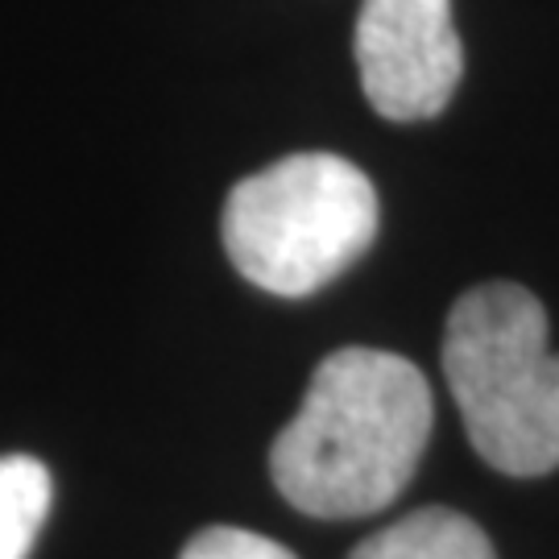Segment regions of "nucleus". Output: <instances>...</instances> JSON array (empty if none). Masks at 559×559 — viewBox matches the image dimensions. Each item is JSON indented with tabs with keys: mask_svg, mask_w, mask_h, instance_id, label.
<instances>
[{
	"mask_svg": "<svg viewBox=\"0 0 559 559\" xmlns=\"http://www.w3.org/2000/svg\"><path fill=\"white\" fill-rule=\"evenodd\" d=\"M378 191L340 154H290L240 179L224 203V249L240 278L307 299L340 278L378 237Z\"/></svg>",
	"mask_w": 559,
	"mask_h": 559,
	"instance_id": "obj_3",
	"label": "nucleus"
},
{
	"mask_svg": "<svg viewBox=\"0 0 559 559\" xmlns=\"http://www.w3.org/2000/svg\"><path fill=\"white\" fill-rule=\"evenodd\" d=\"M50 498L55 480L38 456H0V559H29Z\"/></svg>",
	"mask_w": 559,
	"mask_h": 559,
	"instance_id": "obj_6",
	"label": "nucleus"
},
{
	"mask_svg": "<svg viewBox=\"0 0 559 559\" xmlns=\"http://www.w3.org/2000/svg\"><path fill=\"white\" fill-rule=\"evenodd\" d=\"M179 559H295L282 543L240 531V526H207L182 547Z\"/></svg>",
	"mask_w": 559,
	"mask_h": 559,
	"instance_id": "obj_7",
	"label": "nucleus"
},
{
	"mask_svg": "<svg viewBox=\"0 0 559 559\" xmlns=\"http://www.w3.org/2000/svg\"><path fill=\"white\" fill-rule=\"evenodd\" d=\"M360 87L385 120L443 112L464 75L452 0H365L353 34Z\"/></svg>",
	"mask_w": 559,
	"mask_h": 559,
	"instance_id": "obj_4",
	"label": "nucleus"
},
{
	"mask_svg": "<svg viewBox=\"0 0 559 559\" xmlns=\"http://www.w3.org/2000/svg\"><path fill=\"white\" fill-rule=\"evenodd\" d=\"M443 378L485 464L506 477L559 468V353L526 286L480 282L460 295L443 328Z\"/></svg>",
	"mask_w": 559,
	"mask_h": 559,
	"instance_id": "obj_2",
	"label": "nucleus"
},
{
	"mask_svg": "<svg viewBox=\"0 0 559 559\" xmlns=\"http://www.w3.org/2000/svg\"><path fill=\"white\" fill-rule=\"evenodd\" d=\"M431 427L436 399L419 365L348 344L316 365L270 448V477L311 519H369L406 493Z\"/></svg>",
	"mask_w": 559,
	"mask_h": 559,
	"instance_id": "obj_1",
	"label": "nucleus"
},
{
	"mask_svg": "<svg viewBox=\"0 0 559 559\" xmlns=\"http://www.w3.org/2000/svg\"><path fill=\"white\" fill-rule=\"evenodd\" d=\"M348 559H498V551L473 519L448 506H427L381 526Z\"/></svg>",
	"mask_w": 559,
	"mask_h": 559,
	"instance_id": "obj_5",
	"label": "nucleus"
}]
</instances>
